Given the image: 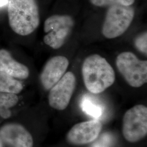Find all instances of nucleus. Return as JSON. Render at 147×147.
I'll use <instances>...</instances> for the list:
<instances>
[{"instance_id": "obj_3", "label": "nucleus", "mask_w": 147, "mask_h": 147, "mask_svg": "<svg viewBox=\"0 0 147 147\" xmlns=\"http://www.w3.org/2000/svg\"><path fill=\"white\" fill-rule=\"evenodd\" d=\"M134 16L135 11L131 5L110 6L102 27V35L107 39L120 37L131 25Z\"/></svg>"}, {"instance_id": "obj_13", "label": "nucleus", "mask_w": 147, "mask_h": 147, "mask_svg": "<svg viewBox=\"0 0 147 147\" xmlns=\"http://www.w3.org/2000/svg\"><path fill=\"white\" fill-rule=\"evenodd\" d=\"M19 101L17 95L14 93L0 92V110L3 112V118L11 117V112L10 109L16 106Z\"/></svg>"}, {"instance_id": "obj_1", "label": "nucleus", "mask_w": 147, "mask_h": 147, "mask_svg": "<svg viewBox=\"0 0 147 147\" xmlns=\"http://www.w3.org/2000/svg\"><path fill=\"white\" fill-rule=\"evenodd\" d=\"M82 74L85 87L95 94L105 91L114 84L116 80L112 67L98 54L91 55L84 59Z\"/></svg>"}, {"instance_id": "obj_15", "label": "nucleus", "mask_w": 147, "mask_h": 147, "mask_svg": "<svg viewBox=\"0 0 147 147\" xmlns=\"http://www.w3.org/2000/svg\"><path fill=\"white\" fill-rule=\"evenodd\" d=\"M89 1L95 6L105 7L117 5L130 6L134 3L135 0H89Z\"/></svg>"}, {"instance_id": "obj_7", "label": "nucleus", "mask_w": 147, "mask_h": 147, "mask_svg": "<svg viewBox=\"0 0 147 147\" xmlns=\"http://www.w3.org/2000/svg\"><path fill=\"white\" fill-rule=\"evenodd\" d=\"M76 78L68 71L50 89L48 96L49 105L55 110H65L68 106L76 87Z\"/></svg>"}, {"instance_id": "obj_8", "label": "nucleus", "mask_w": 147, "mask_h": 147, "mask_svg": "<svg viewBox=\"0 0 147 147\" xmlns=\"http://www.w3.org/2000/svg\"><path fill=\"white\" fill-rule=\"evenodd\" d=\"M101 129L102 124L97 119L81 122L71 128L67 134L66 139L73 145L87 144L98 138Z\"/></svg>"}, {"instance_id": "obj_4", "label": "nucleus", "mask_w": 147, "mask_h": 147, "mask_svg": "<svg viewBox=\"0 0 147 147\" xmlns=\"http://www.w3.org/2000/svg\"><path fill=\"white\" fill-rule=\"evenodd\" d=\"M116 67L126 82L131 87L139 88L147 82V61L140 60L131 52L119 54Z\"/></svg>"}, {"instance_id": "obj_18", "label": "nucleus", "mask_w": 147, "mask_h": 147, "mask_svg": "<svg viewBox=\"0 0 147 147\" xmlns=\"http://www.w3.org/2000/svg\"><path fill=\"white\" fill-rule=\"evenodd\" d=\"M0 147H4V143L1 139H0Z\"/></svg>"}, {"instance_id": "obj_11", "label": "nucleus", "mask_w": 147, "mask_h": 147, "mask_svg": "<svg viewBox=\"0 0 147 147\" xmlns=\"http://www.w3.org/2000/svg\"><path fill=\"white\" fill-rule=\"evenodd\" d=\"M0 71L16 79L25 80L30 75L28 67L15 60L5 49H0Z\"/></svg>"}, {"instance_id": "obj_6", "label": "nucleus", "mask_w": 147, "mask_h": 147, "mask_svg": "<svg viewBox=\"0 0 147 147\" xmlns=\"http://www.w3.org/2000/svg\"><path fill=\"white\" fill-rule=\"evenodd\" d=\"M122 133L131 143L138 142L147 136V107L137 105L126 111L123 116Z\"/></svg>"}, {"instance_id": "obj_12", "label": "nucleus", "mask_w": 147, "mask_h": 147, "mask_svg": "<svg viewBox=\"0 0 147 147\" xmlns=\"http://www.w3.org/2000/svg\"><path fill=\"white\" fill-rule=\"evenodd\" d=\"M23 89L20 81L0 71V92L19 94Z\"/></svg>"}, {"instance_id": "obj_16", "label": "nucleus", "mask_w": 147, "mask_h": 147, "mask_svg": "<svg viewBox=\"0 0 147 147\" xmlns=\"http://www.w3.org/2000/svg\"><path fill=\"white\" fill-rule=\"evenodd\" d=\"M135 46L137 49L147 55V33L144 32L142 34H140L135 38Z\"/></svg>"}, {"instance_id": "obj_19", "label": "nucleus", "mask_w": 147, "mask_h": 147, "mask_svg": "<svg viewBox=\"0 0 147 147\" xmlns=\"http://www.w3.org/2000/svg\"><path fill=\"white\" fill-rule=\"evenodd\" d=\"M2 116H3V113H2V111L0 110V117H1V118H2Z\"/></svg>"}, {"instance_id": "obj_10", "label": "nucleus", "mask_w": 147, "mask_h": 147, "mask_svg": "<svg viewBox=\"0 0 147 147\" xmlns=\"http://www.w3.org/2000/svg\"><path fill=\"white\" fill-rule=\"evenodd\" d=\"M69 64L68 58L63 56H54L48 60L40 75L43 88L51 89L65 73Z\"/></svg>"}, {"instance_id": "obj_9", "label": "nucleus", "mask_w": 147, "mask_h": 147, "mask_svg": "<svg viewBox=\"0 0 147 147\" xmlns=\"http://www.w3.org/2000/svg\"><path fill=\"white\" fill-rule=\"evenodd\" d=\"M0 139L3 143L11 147H33L31 134L21 124L8 123L0 128Z\"/></svg>"}, {"instance_id": "obj_2", "label": "nucleus", "mask_w": 147, "mask_h": 147, "mask_svg": "<svg viewBox=\"0 0 147 147\" xmlns=\"http://www.w3.org/2000/svg\"><path fill=\"white\" fill-rule=\"evenodd\" d=\"M8 16L11 30L22 36L31 34L40 24L37 0H9Z\"/></svg>"}, {"instance_id": "obj_17", "label": "nucleus", "mask_w": 147, "mask_h": 147, "mask_svg": "<svg viewBox=\"0 0 147 147\" xmlns=\"http://www.w3.org/2000/svg\"><path fill=\"white\" fill-rule=\"evenodd\" d=\"M8 3V0H0V7H3Z\"/></svg>"}, {"instance_id": "obj_5", "label": "nucleus", "mask_w": 147, "mask_h": 147, "mask_svg": "<svg viewBox=\"0 0 147 147\" xmlns=\"http://www.w3.org/2000/svg\"><path fill=\"white\" fill-rule=\"evenodd\" d=\"M75 21L69 15H53L49 17L44 25L46 35L44 43L53 49H58L65 43L71 34Z\"/></svg>"}, {"instance_id": "obj_14", "label": "nucleus", "mask_w": 147, "mask_h": 147, "mask_svg": "<svg viewBox=\"0 0 147 147\" xmlns=\"http://www.w3.org/2000/svg\"><path fill=\"white\" fill-rule=\"evenodd\" d=\"M81 109L86 114L95 118H98L103 113V108L88 96L84 97L81 101Z\"/></svg>"}]
</instances>
